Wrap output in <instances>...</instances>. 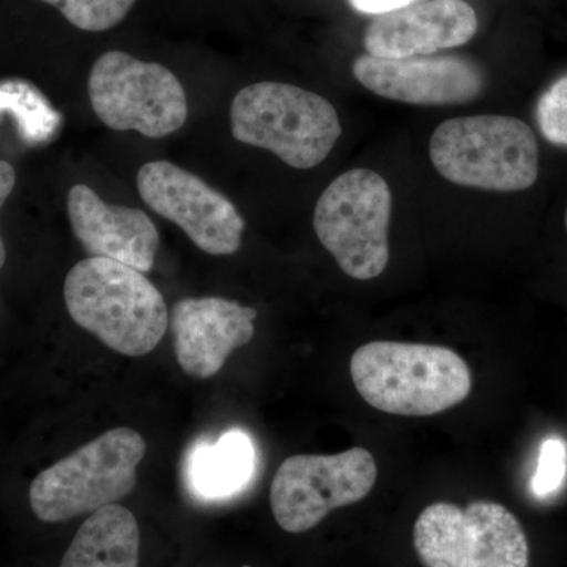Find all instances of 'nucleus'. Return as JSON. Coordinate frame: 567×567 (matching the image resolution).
I'll use <instances>...</instances> for the list:
<instances>
[{"instance_id": "nucleus-1", "label": "nucleus", "mask_w": 567, "mask_h": 567, "mask_svg": "<svg viewBox=\"0 0 567 567\" xmlns=\"http://www.w3.org/2000/svg\"><path fill=\"white\" fill-rule=\"evenodd\" d=\"M74 323L125 357H144L162 342L169 324L162 292L128 265L89 257L63 284Z\"/></svg>"}, {"instance_id": "nucleus-2", "label": "nucleus", "mask_w": 567, "mask_h": 567, "mask_svg": "<svg viewBox=\"0 0 567 567\" xmlns=\"http://www.w3.org/2000/svg\"><path fill=\"white\" fill-rule=\"evenodd\" d=\"M350 374L365 404L398 416H432L465 401L472 372L442 346L374 341L354 350Z\"/></svg>"}, {"instance_id": "nucleus-3", "label": "nucleus", "mask_w": 567, "mask_h": 567, "mask_svg": "<svg viewBox=\"0 0 567 567\" xmlns=\"http://www.w3.org/2000/svg\"><path fill=\"white\" fill-rule=\"evenodd\" d=\"M436 173L465 188L518 193L539 177V145L527 122L468 115L440 123L429 141Z\"/></svg>"}, {"instance_id": "nucleus-4", "label": "nucleus", "mask_w": 567, "mask_h": 567, "mask_svg": "<svg viewBox=\"0 0 567 567\" xmlns=\"http://www.w3.org/2000/svg\"><path fill=\"white\" fill-rule=\"evenodd\" d=\"M230 125L238 142L270 151L301 171L323 163L342 134L333 104L282 82L241 89L230 106Z\"/></svg>"}, {"instance_id": "nucleus-5", "label": "nucleus", "mask_w": 567, "mask_h": 567, "mask_svg": "<svg viewBox=\"0 0 567 567\" xmlns=\"http://www.w3.org/2000/svg\"><path fill=\"white\" fill-rule=\"evenodd\" d=\"M145 453L147 443L134 429L104 432L32 481L33 514L47 524H59L115 505L136 487Z\"/></svg>"}, {"instance_id": "nucleus-6", "label": "nucleus", "mask_w": 567, "mask_h": 567, "mask_svg": "<svg viewBox=\"0 0 567 567\" xmlns=\"http://www.w3.org/2000/svg\"><path fill=\"white\" fill-rule=\"evenodd\" d=\"M391 212L393 196L382 175L371 169L347 171L317 200V238L350 278H379L390 262Z\"/></svg>"}, {"instance_id": "nucleus-7", "label": "nucleus", "mask_w": 567, "mask_h": 567, "mask_svg": "<svg viewBox=\"0 0 567 567\" xmlns=\"http://www.w3.org/2000/svg\"><path fill=\"white\" fill-rule=\"evenodd\" d=\"M416 554L425 567H528L527 535L499 503L480 499L462 509L434 503L416 518Z\"/></svg>"}, {"instance_id": "nucleus-8", "label": "nucleus", "mask_w": 567, "mask_h": 567, "mask_svg": "<svg viewBox=\"0 0 567 567\" xmlns=\"http://www.w3.org/2000/svg\"><path fill=\"white\" fill-rule=\"evenodd\" d=\"M89 96L96 117L115 132L159 140L185 125L188 100L173 71L123 51L96 59L89 76Z\"/></svg>"}, {"instance_id": "nucleus-9", "label": "nucleus", "mask_w": 567, "mask_h": 567, "mask_svg": "<svg viewBox=\"0 0 567 567\" xmlns=\"http://www.w3.org/2000/svg\"><path fill=\"white\" fill-rule=\"evenodd\" d=\"M377 475L375 458L364 447L333 456L298 454L286 458L276 472L270 491L271 513L284 532H309L331 511L371 494Z\"/></svg>"}, {"instance_id": "nucleus-10", "label": "nucleus", "mask_w": 567, "mask_h": 567, "mask_svg": "<svg viewBox=\"0 0 567 567\" xmlns=\"http://www.w3.org/2000/svg\"><path fill=\"white\" fill-rule=\"evenodd\" d=\"M142 200L182 227L200 251L230 256L241 248L245 219L224 194L169 162L144 164L137 173Z\"/></svg>"}, {"instance_id": "nucleus-11", "label": "nucleus", "mask_w": 567, "mask_h": 567, "mask_svg": "<svg viewBox=\"0 0 567 567\" xmlns=\"http://www.w3.org/2000/svg\"><path fill=\"white\" fill-rule=\"evenodd\" d=\"M354 80L391 102L415 106H457L483 95L486 78L464 58L380 59L363 54L352 63Z\"/></svg>"}, {"instance_id": "nucleus-12", "label": "nucleus", "mask_w": 567, "mask_h": 567, "mask_svg": "<svg viewBox=\"0 0 567 567\" xmlns=\"http://www.w3.org/2000/svg\"><path fill=\"white\" fill-rule=\"evenodd\" d=\"M257 311L219 297L185 298L171 315L175 354L183 372L212 379L234 350L252 341Z\"/></svg>"}, {"instance_id": "nucleus-13", "label": "nucleus", "mask_w": 567, "mask_h": 567, "mask_svg": "<svg viewBox=\"0 0 567 567\" xmlns=\"http://www.w3.org/2000/svg\"><path fill=\"white\" fill-rule=\"evenodd\" d=\"M477 14L465 0H427L379 14L365 29V54L405 59L462 47L477 32Z\"/></svg>"}, {"instance_id": "nucleus-14", "label": "nucleus", "mask_w": 567, "mask_h": 567, "mask_svg": "<svg viewBox=\"0 0 567 567\" xmlns=\"http://www.w3.org/2000/svg\"><path fill=\"white\" fill-rule=\"evenodd\" d=\"M71 229L92 257L115 260L148 274L159 248V234L152 219L137 208L104 203L92 188L70 189Z\"/></svg>"}, {"instance_id": "nucleus-15", "label": "nucleus", "mask_w": 567, "mask_h": 567, "mask_svg": "<svg viewBox=\"0 0 567 567\" xmlns=\"http://www.w3.org/2000/svg\"><path fill=\"white\" fill-rule=\"evenodd\" d=\"M256 468V450L249 435L229 431L216 442L196 443L186 457V484L207 502L229 498L241 491Z\"/></svg>"}, {"instance_id": "nucleus-16", "label": "nucleus", "mask_w": 567, "mask_h": 567, "mask_svg": "<svg viewBox=\"0 0 567 567\" xmlns=\"http://www.w3.org/2000/svg\"><path fill=\"white\" fill-rule=\"evenodd\" d=\"M140 544V525L132 511L104 506L78 529L61 567H137Z\"/></svg>"}, {"instance_id": "nucleus-17", "label": "nucleus", "mask_w": 567, "mask_h": 567, "mask_svg": "<svg viewBox=\"0 0 567 567\" xmlns=\"http://www.w3.org/2000/svg\"><path fill=\"white\" fill-rule=\"evenodd\" d=\"M80 31L100 33L117 28L137 0H39Z\"/></svg>"}, {"instance_id": "nucleus-18", "label": "nucleus", "mask_w": 567, "mask_h": 567, "mask_svg": "<svg viewBox=\"0 0 567 567\" xmlns=\"http://www.w3.org/2000/svg\"><path fill=\"white\" fill-rule=\"evenodd\" d=\"M536 121L550 144L567 147V76L559 78L540 95Z\"/></svg>"}, {"instance_id": "nucleus-19", "label": "nucleus", "mask_w": 567, "mask_h": 567, "mask_svg": "<svg viewBox=\"0 0 567 567\" xmlns=\"http://www.w3.org/2000/svg\"><path fill=\"white\" fill-rule=\"evenodd\" d=\"M567 472V450L563 440L548 439L540 447L537 472L533 477V494L539 498L554 495L561 487Z\"/></svg>"}, {"instance_id": "nucleus-20", "label": "nucleus", "mask_w": 567, "mask_h": 567, "mask_svg": "<svg viewBox=\"0 0 567 567\" xmlns=\"http://www.w3.org/2000/svg\"><path fill=\"white\" fill-rule=\"evenodd\" d=\"M14 185H17V173H14L13 166L9 162L0 159V208L9 199L10 194L13 193ZM6 244H3L2 234H0V270L6 265Z\"/></svg>"}, {"instance_id": "nucleus-21", "label": "nucleus", "mask_w": 567, "mask_h": 567, "mask_svg": "<svg viewBox=\"0 0 567 567\" xmlns=\"http://www.w3.org/2000/svg\"><path fill=\"white\" fill-rule=\"evenodd\" d=\"M413 2L415 0H350L354 9L369 14L390 13V11L402 9Z\"/></svg>"}, {"instance_id": "nucleus-22", "label": "nucleus", "mask_w": 567, "mask_h": 567, "mask_svg": "<svg viewBox=\"0 0 567 567\" xmlns=\"http://www.w3.org/2000/svg\"><path fill=\"white\" fill-rule=\"evenodd\" d=\"M565 227H566V233H567V207H566V212H565Z\"/></svg>"}]
</instances>
